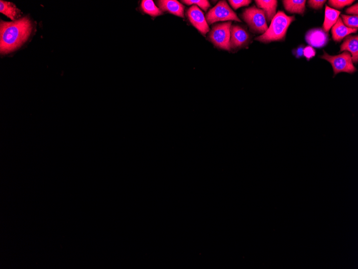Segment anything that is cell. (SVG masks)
Listing matches in <instances>:
<instances>
[{"mask_svg": "<svg viewBox=\"0 0 358 269\" xmlns=\"http://www.w3.org/2000/svg\"><path fill=\"white\" fill-rule=\"evenodd\" d=\"M348 51L352 56L353 63L358 62V36H348L341 46L340 52Z\"/></svg>", "mask_w": 358, "mask_h": 269, "instance_id": "12", "label": "cell"}, {"mask_svg": "<svg viewBox=\"0 0 358 269\" xmlns=\"http://www.w3.org/2000/svg\"><path fill=\"white\" fill-rule=\"evenodd\" d=\"M141 9L145 14L152 17H157L163 14V12L151 0H143L141 3Z\"/></svg>", "mask_w": 358, "mask_h": 269, "instance_id": "17", "label": "cell"}, {"mask_svg": "<svg viewBox=\"0 0 358 269\" xmlns=\"http://www.w3.org/2000/svg\"><path fill=\"white\" fill-rule=\"evenodd\" d=\"M282 2L284 8L291 14L304 15L306 10V1L305 0H284Z\"/></svg>", "mask_w": 358, "mask_h": 269, "instance_id": "16", "label": "cell"}, {"mask_svg": "<svg viewBox=\"0 0 358 269\" xmlns=\"http://www.w3.org/2000/svg\"><path fill=\"white\" fill-rule=\"evenodd\" d=\"M342 21L346 27L350 29H358V16L341 15Z\"/></svg>", "mask_w": 358, "mask_h": 269, "instance_id": "18", "label": "cell"}, {"mask_svg": "<svg viewBox=\"0 0 358 269\" xmlns=\"http://www.w3.org/2000/svg\"><path fill=\"white\" fill-rule=\"evenodd\" d=\"M358 29H350L345 25L341 17H339L337 21L331 29V34L333 40L336 42H341L343 39L353 33H356Z\"/></svg>", "mask_w": 358, "mask_h": 269, "instance_id": "11", "label": "cell"}, {"mask_svg": "<svg viewBox=\"0 0 358 269\" xmlns=\"http://www.w3.org/2000/svg\"><path fill=\"white\" fill-rule=\"evenodd\" d=\"M295 20V16H288L284 11H278L267 31L256 37L255 40L263 43L283 41L290 25Z\"/></svg>", "mask_w": 358, "mask_h": 269, "instance_id": "2", "label": "cell"}, {"mask_svg": "<svg viewBox=\"0 0 358 269\" xmlns=\"http://www.w3.org/2000/svg\"><path fill=\"white\" fill-rule=\"evenodd\" d=\"M35 29L34 23L28 16L11 22L1 21L0 51L6 55L14 52L27 42Z\"/></svg>", "mask_w": 358, "mask_h": 269, "instance_id": "1", "label": "cell"}, {"mask_svg": "<svg viewBox=\"0 0 358 269\" xmlns=\"http://www.w3.org/2000/svg\"><path fill=\"white\" fill-rule=\"evenodd\" d=\"M186 15L190 23L203 36H206L210 28L203 11L197 6L192 5L187 10Z\"/></svg>", "mask_w": 358, "mask_h": 269, "instance_id": "8", "label": "cell"}, {"mask_svg": "<svg viewBox=\"0 0 358 269\" xmlns=\"http://www.w3.org/2000/svg\"><path fill=\"white\" fill-rule=\"evenodd\" d=\"M323 53V55L320 57L328 61L332 66L334 77L342 72L352 74L357 71V69L353 62L352 56L350 52L344 51L342 54L337 56H330L324 51Z\"/></svg>", "mask_w": 358, "mask_h": 269, "instance_id": "5", "label": "cell"}, {"mask_svg": "<svg viewBox=\"0 0 358 269\" xmlns=\"http://www.w3.org/2000/svg\"><path fill=\"white\" fill-rule=\"evenodd\" d=\"M182 3L188 5H196L205 11H207L210 7V4L207 0H184Z\"/></svg>", "mask_w": 358, "mask_h": 269, "instance_id": "20", "label": "cell"}, {"mask_svg": "<svg viewBox=\"0 0 358 269\" xmlns=\"http://www.w3.org/2000/svg\"><path fill=\"white\" fill-rule=\"evenodd\" d=\"M0 11L13 21H18L23 18L21 10H19L15 4L10 2L1 0L0 1Z\"/></svg>", "mask_w": 358, "mask_h": 269, "instance_id": "14", "label": "cell"}, {"mask_svg": "<svg viewBox=\"0 0 358 269\" xmlns=\"http://www.w3.org/2000/svg\"><path fill=\"white\" fill-rule=\"evenodd\" d=\"M355 1L354 0H329L328 1V4L330 6L335 9H341L345 7V6L350 5L352 4Z\"/></svg>", "mask_w": 358, "mask_h": 269, "instance_id": "19", "label": "cell"}, {"mask_svg": "<svg viewBox=\"0 0 358 269\" xmlns=\"http://www.w3.org/2000/svg\"><path fill=\"white\" fill-rule=\"evenodd\" d=\"M241 17L248 25L249 31L254 34L262 35L268 29L266 15L262 9L255 5L244 9Z\"/></svg>", "mask_w": 358, "mask_h": 269, "instance_id": "3", "label": "cell"}, {"mask_svg": "<svg viewBox=\"0 0 358 269\" xmlns=\"http://www.w3.org/2000/svg\"><path fill=\"white\" fill-rule=\"evenodd\" d=\"M251 36L247 29L240 25H232L231 28L230 50L233 52L248 47Z\"/></svg>", "mask_w": 358, "mask_h": 269, "instance_id": "7", "label": "cell"}, {"mask_svg": "<svg viewBox=\"0 0 358 269\" xmlns=\"http://www.w3.org/2000/svg\"><path fill=\"white\" fill-rule=\"evenodd\" d=\"M305 39L310 47L318 49L324 47L329 41L328 33L321 28L309 30L305 36Z\"/></svg>", "mask_w": 358, "mask_h": 269, "instance_id": "9", "label": "cell"}, {"mask_svg": "<svg viewBox=\"0 0 358 269\" xmlns=\"http://www.w3.org/2000/svg\"><path fill=\"white\" fill-rule=\"evenodd\" d=\"M231 21L215 24L210 30L208 39L216 48L230 51Z\"/></svg>", "mask_w": 358, "mask_h": 269, "instance_id": "4", "label": "cell"}, {"mask_svg": "<svg viewBox=\"0 0 358 269\" xmlns=\"http://www.w3.org/2000/svg\"><path fill=\"white\" fill-rule=\"evenodd\" d=\"M159 8L163 12L167 11L170 14L184 18V6L176 0H161L157 1Z\"/></svg>", "mask_w": 358, "mask_h": 269, "instance_id": "10", "label": "cell"}, {"mask_svg": "<svg viewBox=\"0 0 358 269\" xmlns=\"http://www.w3.org/2000/svg\"><path fill=\"white\" fill-rule=\"evenodd\" d=\"M255 2L257 7L263 11L267 21L271 22L277 14L278 1L276 0H256Z\"/></svg>", "mask_w": 358, "mask_h": 269, "instance_id": "13", "label": "cell"}, {"mask_svg": "<svg viewBox=\"0 0 358 269\" xmlns=\"http://www.w3.org/2000/svg\"><path fill=\"white\" fill-rule=\"evenodd\" d=\"M315 55L316 51L315 49L313 47H310V46H307V47L304 48L303 57L306 58L307 61H309Z\"/></svg>", "mask_w": 358, "mask_h": 269, "instance_id": "23", "label": "cell"}, {"mask_svg": "<svg viewBox=\"0 0 358 269\" xmlns=\"http://www.w3.org/2000/svg\"><path fill=\"white\" fill-rule=\"evenodd\" d=\"M304 48V46L301 45H300L299 47H298L297 49H295L293 51V54L294 56L298 59L303 57Z\"/></svg>", "mask_w": 358, "mask_h": 269, "instance_id": "25", "label": "cell"}, {"mask_svg": "<svg viewBox=\"0 0 358 269\" xmlns=\"http://www.w3.org/2000/svg\"><path fill=\"white\" fill-rule=\"evenodd\" d=\"M232 7L235 10H237L239 8L243 7V6H248L251 2L250 0H239V1H237V0H230L229 1Z\"/></svg>", "mask_w": 358, "mask_h": 269, "instance_id": "21", "label": "cell"}, {"mask_svg": "<svg viewBox=\"0 0 358 269\" xmlns=\"http://www.w3.org/2000/svg\"><path fill=\"white\" fill-rule=\"evenodd\" d=\"M205 18L208 24H213L220 21H235L241 22L236 13L225 1L219 2L214 8L209 11Z\"/></svg>", "mask_w": 358, "mask_h": 269, "instance_id": "6", "label": "cell"}, {"mask_svg": "<svg viewBox=\"0 0 358 269\" xmlns=\"http://www.w3.org/2000/svg\"><path fill=\"white\" fill-rule=\"evenodd\" d=\"M358 4L357 3L356 4L350 6V7L347 9L346 12L347 14L353 15V16H358Z\"/></svg>", "mask_w": 358, "mask_h": 269, "instance_id": "24", "label": "cell"}, {"mask_svg": "<svg viewBox=\"0 0 358 269\" xmlns=\"http://www.w3.org/2000/svg\"><path fill=\"white\" fill-rule=\"evenodd\" d=\"M324 14L322 29L328 33L337 21V19L341 14V11L331 8L329 6L326 5Z\"/></svg>", "mask_w": 358, "mask_h": 269, "instance_id": "15", "label": "cell"}, {"mask_svg": "<svg viewBox=\"0 0 358 269\" xmlns=\"http://www.w3.org/2000/svg\"><path fill=\"white\" fill-rule=\"evenodd\" d=\"M326 2V0H309L308 4L309 7L315 10L321 9L325 3Z\"/></svg>", "mask_w": 358, "mask_h": 269, "instance_id": "22", "label": "cell"}]
</instances>
